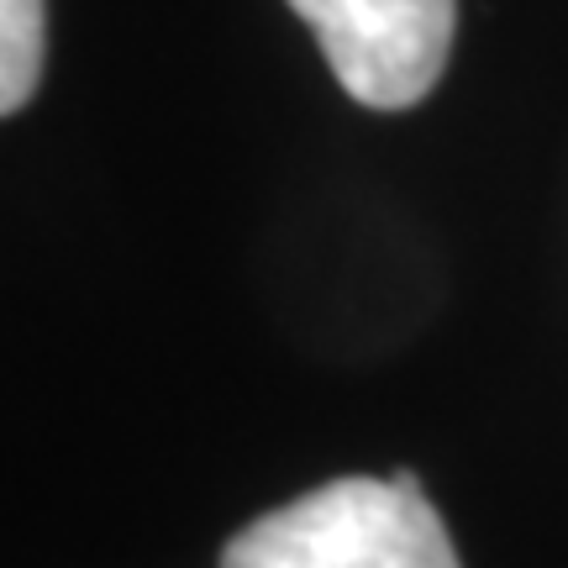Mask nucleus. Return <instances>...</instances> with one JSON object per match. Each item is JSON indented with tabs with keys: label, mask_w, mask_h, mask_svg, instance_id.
<instances>
[{
	"label": "nucleus",
	"mask_w": 568,
	"mask_h": 568,
	"mask_svg": "<svg viewBox=\"0 0 568 568\" xmlns=\"http://www.w3.org/2000/svg\"><path fill=\"white\" fill-rule=\"evenodd\" d=\"M332 74L368 111H410L453 53L458 0H290Z\"/></svg>",
	"instance_id": "obj_2"
},
{
	"label": "nucleus",
	"mask_w": 568,
	"mask_h": 568,
	"mask_svg": "<svg viewBox=\"0 0 568 568\" xmlns=\"http://www.w3.org/2000/svg\"><path fill=\"white\" fill-rule=\"evenodd\" d=\"M48 59V0H0V111L17 116L38 95Z\"/></svg>",
	"instance_id": "obj_3"
},
{
	"label": "nucleus",
	"mask_w": 568,
	"mask_h": 568,
	"mask_svg": "<svg viewBox=\"0 0 568 568\" xmlns=\"http://www.w3.org/2000/svg\"><path fill=\"white\" fill-rule=\"evenodd\" d=\"M222 568H464L422 479L347 474L258 516L222 552Z\"/></svg>",
	"instance_id": "obj_1"
}]
</instances>
